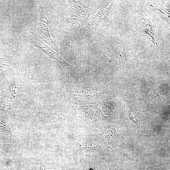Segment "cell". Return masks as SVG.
Wrapping results in <instances>:
<instances>
[{
  "mask_svg": "<svg viewBox=\"0 0 170 170\" xmlns=\"http://www.w3.org/2000/svg\"><path fill=\"white\" fill-rule=\"evenodd\" d=\"M70 6V17L66 21L70 26L75 27L84 25L93 13L94 9L80 1L68 0Z\"/></svg>",
  "mask_w": 170,
  "mask_h": 170,
  "instance_id": "6da1fadb",
  "label": "cell"
},
{
  "mask_svg": "<svg viewBox=\"0 0 170 170\" xmlns=\"http://www.w3.org/2000/svg\"><path fill=\"white\" fill-rule=\"evenodd\" d=\"M40 31L45 41L53 49L59 52L57 46L52 40L49 32L48 22L42 7H40Z\"/></svg>",
  "mask_w": 170,
  "mask_h": 170,
  "instance_id": "7a4b0ae2",
  "label": "cell"
},
{
  "mask_svg": "<svg viewBox=\"0 0 170 170\" xmlns=\"http://www.w3.org/2000/svg\"><path fill=\"white\" fill-rule=\"evenodd\" d=\"M37 47L39 48L50 57L57 60L62 66L64 69L67 76H68L70 73L75 68L63 60L58 54L56 53L53 50L45 45L42 42H39V44L32 43Z\"/></svg>",
  "mask_w": 170,
  "mask_h": 170,
  "instance_id": "3957f363",
  "label": "cell"
},
{
  "mask_svg": "<svg viewBox=\"0 0 170 170\" xmlns=\"http://www.w3.org/2000/svg\"><path fill=\"white\" fill-rule=\"evenodd\" d=\"M108 5L103 7L97 13L93 15L87 24L83 28V30L88 31L93 28L97 25L98 23L102 19L104 15L108 10Z\"/></svg>",
  "mask_w": 170,
  "mask_h": 170,
  "instance_id": "277c9868",
  "label": "cell"
},
{
  "mask_svg": "<svg viewBox=\"0 0 170 170\" xmlns=\"http://www.w3.org/2000/svg\"><path fill=\"white\" fill-rule=\"evenodd\" d=\"M29 170H57L55 164L53 163H37L29 161Z\"/></svg>",
  "mask_w": 170,
  "mask_h": 170,
  "instance_id": "5b68a950",
  "label": "cell"
},
{
  "mask_svg": "<svg viewBox=\"0 0 170 170\" xmlns=\"http://www.w3.org/2000/svg\"><path fill=\"white\" fill-rule=\"evenodd\" d=\"M0 130L3 132L9 133L11 131L6 125L0 121Z\"/></svg>",
  "mask_w": 170,
  "mask_h": 170,
  "instance_id": "8992f818",
  "label": "cell"
},
{
  "mask_svg": "<svg viewBox=\"0 0 170 170\" xmlns=\"http://www.w3.org/2000/svg\"><path fill=\"white\" fill-rule=\"evenodd\" d=\"M0 170H15L11 167L0 165Z\"/></svg>",
  "mask_w": 170,
  "mask_h": 170,
  "instance_id": "52a82bcc",
  "label": "cell"
},
{
  "mask_svg": "<svg viewBox=\"0 0 170 170\" xmlns=\"http://www.w3.org/2000/svg\"><path fill=\"white\" fill-rule=\"evenodd\" d=\"M81 170H85V169H82Z\"/></svg>",
  "mask_w": 170,
  "mask_h": 170,
  "instance_id": "ba28073f",
  "label": "cell"
}]
</instances>
